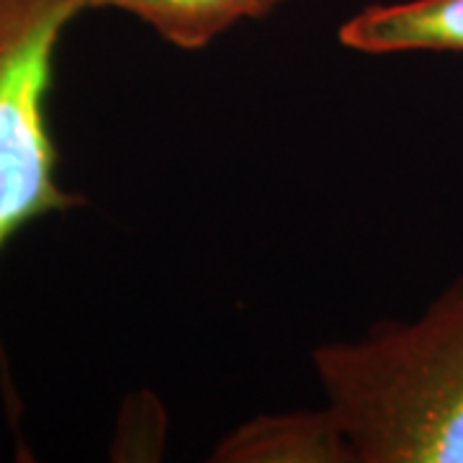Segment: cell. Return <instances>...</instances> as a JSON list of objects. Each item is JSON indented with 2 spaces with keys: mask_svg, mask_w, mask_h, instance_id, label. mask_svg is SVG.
Instances as JSON below:
<instances>
[{
  "mask_svg": "<svg viewBox=\"0 0 463 463\" xmlns=\"http://www.w3.org/2000/svg\"><path fill=\"white\" fill-rule=\"evenodd\" d=\"M214 463H358L330 407L258 414L227 432Z\"/></svg>",
  "mask_w": 463,
  "mask_h": 463,
  "instance_id": "3957f363",
  "label": "cell"
},
{
  "mask_svg": "<svg viewBox=\"0 0 463 463\" xmlns=\"http://www.w3.org/2000/svg\"><path fill=\"white\" fill-rule=\"evenodd\" d=\"M340 44L365 54L463 52V0L368 5L340 26Z\"/></svg>",
  "mask_w": 463,
  "mask_h": 463,
  "instance_id": "277c9868",
  "label": "cell"
},
{
  "mask_svg": "<svg viewBox=\"0 0 463 463\" xmlns=\"http://www.w3.org/2000/svg\"><path fill=\"white\" fill-rule=\"evenodd\" d=\"M100 0H0V255L33 222L85 206L67 191L50 127L54 54L65 29ZM0 392L11 428L18 397L0 335Z\"/></svg>",
  "mask_w": 463,
  "mask_h": 463,
  "instance_id": "7a4b0ae2",
  "label": "cell"
},
{
  "mask_svg": "<svg viewBox=\"0 0 463 463\" xmlns=\"http://www.w3.org/2000/svg\"><path fill=\"white\" fill-rule=\"evenodd\" d=\"M312 364L358 463H463V279Z\"/></svg>",
  "mask_w": 463,
  "mask_h": 463,
  "instance_id": "6da1fadb",
  "label": "cell"
},
{
  "mask_svg": "<svg viewBox=\"0 0 463 463\" xmlns=\"http://www.w3.org/2000/svg\"><path fill=\"white\" fill-rule=\"evenodd\" d=\"M283 0H100V8L139 18L178 50L209 47L216 36L248 18H263Z\"/></svg>",
  "mask_w": 463,
  "mask_h": 463,
  "instance_id": "5b68a950",
  "label": "cell"
}]
</instances>
